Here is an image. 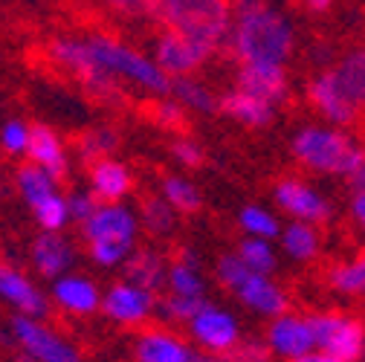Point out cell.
Segmentation results:
<instances>
[{
    "label": "cell",
    "instance_id": "26",
    "mask_svg": "<svg viewBox=\"0 0 365 362\" xmlns=\"http://www.w3.org/2000/svg\"><path fill=\"white\" fill-rule=\"evenodd\" d=\"M276 244L293 264H313L325 249V235H322V226L316 223L290 220L282 226V235Z\"/></svg>",
    "mask_w": 365,
    "mask_h": 362
},
{
    "label": "cell",
    "instance_id": "37",
    "mask_svg": "<svg viewBox=\"0 0 365 362\" xmlns=\"http://www.w3.org/2000/svg\"><path fill=\"white\" fill-rule=\"evenodd\" d=\"M206 299H189V296H177V293H168L163 290L160 299H157V319L163 325H171V328H186V322L195 316V310L203 304Z\"/></svg>",
    "mask_w": 365,
    "mask_h": 362
},
{
    "label": "cell",
    "instance_id": "19",
    "mask_svg": "<svg viewBox=\"0 0 365 362\" xmlns=\"http://www.w3.org/2000/svg\"><path fill=\"white\" fill-rule=\"evenodd\" d=\"M29 264L41 279H58L70 269H76L78 264V247L67 232H43L38 229V235L29 244Z\"/></svg>",
    "mask_w": 365,
    "mask_h": 362
},
{
    "label": "cell",
    "instance_id": "10",
    "mask_svg": "<svg viewBox=\"0 0 365 362\" xmlns=\"http://www.w3.org/2000/svg\"><path fill=\"white\" fill-rule=\"evenodd\" d=\"M304 99L310 105V110L328 122V125H336V128H354L365 110L348 96V90L342 87V81L336 78L334 67L325 64V67H319L307 84H304Z\"/></svg>",
    "mask_w": 365,
    "mask_h": 362
},
{
    "label": "cell",
    "instance_id": "41",
    "mask_svg": "<svg viewBox=\"0 0 365 362\" xmlns=\"http://www.w3.org/2000/svg\"><path fill=\"white\" fill-rule=\"evenodd\" d=\"M232 362H276V353L269 351L267 339L264 336H244L232 353H230Z\"/></svg>",
    "mask_w": 365,
    "mask_h": 362
},
{
    "label": "cell",
    "instance_id": "2",
    "mask_svg": "<svg viewBox=\"0 0 365 362\" xmlns=\"http://www.w3.org/2000/svg\"><path fill=\"white\" fill-rule=\"evenodd\" d=\"M290 157L310 174L348 180L365 162V143L351 128H336L328 122H304L290 133Z\"/></svg>",
    "mask_w": 365,
    "mask_h": 362
},
{
    "label": "cell",
    "instance_id": "21",
    "mask_svg": "<svg viewBox=\"0 0 365 362\" xmlns=\"http://www.w3.org/2000/svg\"><path fill=\"white\" fill-rule=\"evenodd\" d=\"M136 177L128 162L116 157H102L87 165V189L93 192L102 203H119L133 195Z\"/></svg>",
    "mask_w": 365,
    "mask_h": 362
},
{
    "label": "cell",
    "instance_id": "45",
    "mask_svg": "<svg viewBox=\"0 0 365 362\" xmlns=\"http://www.w3.org/2000/svg\"><path fill=\"white\" fill-rule=\"evenodd\" d=\"M287 362H345V359H339V356H334V353H328V351L313 348V351H307V353H302V356H296V359H287Z\"/></svg>",
    "mask_w": 365,
    "mask_h": 362
},
{
    "label": "cell",
    "instance_id": "28",
    "mask_svg": "<svg viewBox=\"0 0 365 362\" xmlns=\"http://www.w3.org/2000/svg\"><path fill=\"white\" fill-rule=\"evenodd\" d=\"M15 192L26 203V209H35L38 203H43L47 197H53L56 192H61V180L56 174H50L47 168H41V165L26 160L15 171Z\"/></svg>",
    "mask_w": 365,
    "mask_h": 362
},
{
    "label": "cell",
    "instance_id": "1",
    "mask_svg": "<svg viewBox=\"0 0 365 362\" xmlns=\"http://www.w3.org/2000/svg\"><path fill=\"white\" fill-rule=\"evenodd\" d=\"M226 50L235 64H284L296 53V26L272 0H232Z\"/></svg>",
    "mask_w": 365,
    "mask_h": 362
},
{
    "label": "cell",
    "instance_id": "34",
    "mask_svg": "<svg viewBox=\"0 0 365 362\" xmlns=\"http://www.w3.org/2000/svg\"><path fill=\"white\" fill-rule=\"evenodd\" d=\"M116 148H119V133L110 125H93L78 137L76 157L90 165V162H96L102 157H113Z\"/></svg>",
    "mask_w": 365,
    "mask_h": 362
},
{
    "label": "cell",
    "instance_id": "22",
    "mask_svg": "<svg viewBox=\"0 0 365 362\" xmlns=\"http://www.w3.org/2000/svg\"><path fill=\"white\" fill-rule=\"evenodd\" d=\"M217 110L223 116H230L232 122H238L241 128H250V130H264L279 116L276 105H269V102L247 93V90H241L235 84H232V90H226V93L217 96Z\"/></svg>",
    "mask_w": 365,
    "mask_h": 362
},
{
    "label": "cell",
    "instance_id": "11",
    "mask_svg": "<svg viewBox=\"0 0 365 362\" xmlns=\"http://www.w3.org/2000/svg\"><path fill=\"white\" fill-rule=\"evenodd\" d=\"M157 299H160V293H154V290L122 276V279H116L105 287L102 316L108 322H113L116 328L140 331V328L151 325V319L157 316Z\"/></svg>",
    "mask_w": 365,
    "mask_h": 362
},
{
    "label": "cell",
    "instance_id": "32",
    "mask_svg": "<svg viewBox=\"0 0 365 362\" xmlns=\"http://www.w3.org/2000/svg\"><path fill=\"white\" fill-rule=\"evenodd\" d=\"M140 223L143 232H148L151 238H171L177 229V209L163 197V195H151L140 203Z\"/></svg>",
    "mask_w": 365,
    "mask_h": 362
},
{
    "label": "cell",
    "instance_id": "7",
    "mask_svg": "<svg viewBox=\"0 0 365 362\" xmlns=\"http://www.w3.org/2000/svg\"><path fill=\"white\" fill-rule=\"evenodd\" d=\"M47 61H50L56 70L73 76L90 96H96V99H102V102L122 99V93H125V90H122L113 78H108V76L99 70V64L93 61V56H90V50H87V41H84V38H76V35L53 38L50 47H47Z\"/></svg>",
    "mask_w": 365,
    "mask_h": 362
},
{
    "label": "cell",
    "instance_id": "25",
    "mask_svg": "<svg viewBox=\"0 0 365 362\" xmlns=\"http://www.w3.org/2000/svg\"><path fill=\"white\" fill-rule=\"evenodd\" d=\"M165 290L189 299H209V281L195 249H180L168 264Z\"/></svg>",
    "mask_w": 365,
    "mask_h": 362
},
{
    "label": "cell",
    "instance_id": "27",
    "mask_svg": "<svg viewBox=\"0 0 365 362\" xmlns=\"http://www.w3.org/2000/svg\"><path fill=\"white\" fill-rule=\"evenodd\" d=\"M325 287L339 299H365V249L328 264Z\"/></svg>",
    "mask_w": 365,
    "mask_h": 362
},
{
    "label": "cell",
    "instance_id": "35",
    "mask_svg": "<svg viewBox=\"0 0 365 362\" xmlns=\"http://www.w3.org/2000/svg\"><path fill=\"white\" fill-rule=\"evenodd\" d=\"M235 255L250 267L255 273H269L276 276L279 269V249H276V241H264V238H241L238 247H235Z\"/></svg>",
    "mask_w": 365,
    "mask_h": 362
},
{
    "label": "cell",
    "instance_id": "4",
    "mask_svg": "<svg viewBox=\"0 0 365 362\" xmlns=\"http://www.w3.org/2000/svg\"><path fill=\"white\" fill-rule=\"evenodd\" d=\"M87 50L93 56V61L99 64V70L113 78L122 90L130 87L143 96H168L171 93V78L165 76V70L154 61L151 53L133 47V43L108 35V32H93L87 35Z\"/></svg>",
    "mask_w": 365,
    "mask_h": 362
},
{
    "label": "cell",
    "instance_id": "48",
    "mask_svg": "<svg viewBox=\"0 0 365 362\" xmlns=\"http://www.w3.org/2000/svg\"><path fill=\"white\" fill-rule=\"evenodd\" d=\"M348 186H351V189H365V162H362V165H359V171L348 180Z\"/></svg>",
    "mask_w": 365,
    "mask_h": 362
},
{
    "label": "cell",
    "instance_id": "20",
    "mask_svg": "<svg viewBox=\"0 0 365 362\" xmlns=\"http://www.w3.org/2000/svg\"><path fill=\"white\" fill-rule=\"evenodd\" d=\"M235 87L282 108L290 99V76L284 64H238Z\"/></svg>",
    "mask_w": 365,
    "mask_h": 362
},
{
    "label": "cell",
    "instance_id": "33",
    "mask_svg": "<svg viewBox=\"0 0 365 362\" xmlns=\"http://www.w3.org/2000/svg\"><path fill=\"white\" fill-rule=\"evenodd\" d=\"M160 195L177 209V214H195L203 206L200 189L192 183L186 174H165L160 183Z\"/></svg>",
    "mask_w": 365,
    "mask_h": 362
},
{
    "label": "cell",
    "instance_id": "13",
    "mask_svg": "<svg viewBox=\"0 0 365 362\" xmlns=\"http://www.w3.org/2000/svg\"><path fill=\"white\" fill-rule=\"evenodd\" d=\"M272 203L290 220H304L316 226H325L334 220L331 197L304 177H282L272 186Z\"/></svg>",
    "mask_w": 365,
    "mask_h": 362
},
{
    "label": "cell",
    "instance_id": "23",
    "mask_svg": "<svg viewBox=\"0 0 365 362\" xmlns=\"http://www.w3.org/2000/svg\"><path fill=\"white\" fill-rule=\"evenodd\" d=\"M168 264H171V258L160 247H143L140 244L128 255V261L122 264L119 273L125 279L136 281V284L154 290V293H163L165 290V279H168Z\"/></svg>",
    "mask_w": 365,
    "mask_h": 362
},
{
    "label": "cell",
    "instance_id": "29",
    "mask_svg": "<svg viewBox=\"0 0 365 362\" xmlns=\"http://www.w3.org/2000/svg\"><path fill=\"white\" fill-rule=\"evenodd\" d=\"M331 67L342 81V87L348 90V96L365 110V47H351L339 53L331 61Z\"/></svg>",
    "mask_w": 365,
    "mask_h": 362
},
{
    "label": "cell",
    "instance_id": "9",
    "mask_svg": "<svg viewBox=\"0 0 365 362\" xmlns=\"http://www.w3.org/2000/svg\"><path fill=\"white\" fill-rule=\"evenodd\" d=\"M186 333L197 351L209 353H232V348L247 336L238 313L212 299L195 310V316L186 322Z\"/></svg>",
    "mask_w": 365,
    "mask_h": 362
},
{
    "label": "cell",
    "instance_id": "43",
    "mask_svg": "<svg viewBox=\"0 0 365 362\" xmlns=\"http://www.w3.org/2000/svg\"><path fill=\"white\" fill-rule=\"evenodd\" d=\"M102 4L110 12L122 15V18H143V15L151 18V4L154 0H102Z\"/></svg>",
    "mask_w": 365,
    "mask_h": 362
},
{
    "label": "cell",
    "instance_id": "16",
    "mask_svg": "<svg viewBox=\"0 0 365 362\" xmlns=\"http://www.w3.org/2000/svg\"><path fill=\"white\" fill-rule=\"evenodd\" d=\"M0 304H6L12 316H32V319H47L53 310L47 290L12 261H0Z\"/></svg>",
    "mask_w": 365,
    "mask_h": 362
},
{
    "label": "cell",
    "instance_id": "12",
    "mask_svg": "<svg viewBox=\"0 0 365 362\" xmlns=\"http://www.w3.org/2000/svg\"><path fill=\"white\" fill-rule=\"evenodd\" d=\"M316 348L328 351L345 362L365 359V322L345 310H316L310 313Z\"/></svg>",
    "mask_w": 365,
    "mask_h": 362
},
{
    "label": "cell",
    "instance_id": "46",
    "mask_svg": "<svg viewBox=\"0 0 365 362\" xmlns=\"http://www.w3.org/2000/svg\"><path fill=\"white\" fill-rule=\"evenodd\" d=\"M299 4H302L310 15H325V12H331L334 0H299Z\"/></svg>",
    "mask_w": 365,
    "mask_h": 362
},
{
    "label": "cell",
    "instance_id": "31",
    "mask_svg": "<svg viewBox=\"0 0 365 362\" xmlns=\"http://www.w3.org/2000/svg\"><path fill=\"white\" fill-rule=\"evenodd\" d=\"M282 217L264 203H247L238 212V229L247 238H264V241H279L282 235Z\"/></svg>",
    "mask_w": 365,
    "mask_h": 362
},
{
    "label": "cell",
    "instance_id": "5",
    "mask_svg": "<svg viewBox=\"0 0 365 362\" xmlns=\"http://www.w3.org/2000/svg\"><path fill=\"white\" fill-rule=\"evenodd\" d=\"M232 0H154L151 18L160 29L200 41L212 53H223L232 29Z\"/></svg>",
    "mask_w": 365,
    "mask_h": 362
},
{
    "label": "cell",
    "instance_id": "8",
    "mask_svg": "<svg viewBox=\"0 0 365 362\" xmlns=\"http://www.w3.org/2000/svg\"><path fill=\"white\" fill-rule=\"evenodd\" d=\"M9 339L21 356L32 362H87L81 348L53 328L47 319H32V316H12L9 319Z\"/></svg>",
    "mask_w": 365,
    "mask_h": 362
},
{
    "label": "cell",
    "instance_id": "17",
    "mask_svg": "<svg viewBox=\"0 0 365 362\" xmlns=\"http://www.w3.org/2000/svg\"><path fill=\"white\" fill-rule=\"evenodd\" d=\"M195 353L197 348L189 336H182L177 328L163 322L140 328L130 342L133 362H192Z\"/></svg>",
    "mask_w": 365,
    "mask_h": 362
},
{
    "label": "cell",
    "instance_id": "38",
    "mask_svg": "<svg viewBox=\"0 0 365 362\" xmlns=\"http://www.w3.org/2000/svg\"><path fill=\"white\" fill-rule=\"evenodd\" d=\"M29 140H32V125L24 119H6L0 125V151L6 157H26L29 151Z\"/></svg>",
    "mask_w": 365,
    "mask_h": 362
},
{
    "label": "cell",
    "instance_id": "36",
    "mask_svg": "<svg viewBox=\"0 0 365 362\" xmlns=\"http://www.w3.org/2000/svg\"><path fill=\"white\" fill-rule=\"evenodd\" d=\"M29 212H32V220L38 223V229H43V232H67L73 226L67 192H56L53 197H47Z\"/></svg>",
    "mask_w": 365,
    "mask_h": 362
},
{
    "label": "cell",
    "instance_id": "30",
    "mask_svg": "<svg viewBox=\"0 0 365 362\" xmlns=\"http://www.w3.org/2000/svg\"><path fill=\"white\" fill-rule=\"evenodd\" d=\"M171 96L186 108L189 113H215L217 110V93L200 78V76H182L171 81Z\"/></svg>",
    "mask_w": 365,
    "mask_h": 362
},
{
    "label": "cell",
    "instance_id": "49",
    "mask_svg": "<svg viewBox=\"0 0 365 362\" xmlns=\"http://www.w3.org/2000/svg\"><path fill=\"white\" fill-rule=\"evenodd\" d=\"M15 362H32L29 356H15Z\"/></svg>",
    "mask_w": 365,
    "mask_h": 362
},
{
    "label": "cell",
    "instance_id": "6",
    "mask_svg": "<svg viewBox=\"0 0 365 362\" xmlns=\"http://www.w3.org/2000/svg\"><path fill=\"white\" fill-rule=\"evenodd\" d=\"M215 279L247 313L258 316V319H272V316L290 310L287 287L276 276L250 269L235 252H226L215 261Z\"/></svg>",
    "mask_w": 365,
    "mask_h": 362
},
{
    "label": "cell",
    "instance_id": "40",
    "mask_svg": "<svg viewBox=\"0 0 365 362\" xmlns=\"http://www.w3.org/2000/svg\"><path fill=\"white\" fill-rule=\"evenodd\" d=\"M168 154H171V160H174L180 168H189V171H192V168H200L203 160H206L203 145H200L197 140H192V137H182V133H177V137L171 140Z\"/></svg>",
    "mask_w": 365,
    "mask_h": 362
},
{
    "label": "cell",
    "instance_id": "39",
    "mask_svg": "<svg viewBox=\"0 0 365 362\" xmlns=\"http://www.w3.org/2000/svg\"><path fill=\"white\" fill-rule=\"evenodd\" d=\"M151 119H154L163 130H174V133H180L182 128H186L189 110L182 108V105L168 93V96H157V99L151 102Z\"/></svg>",
    "mask_w": 365,
    "mask_h": 362
},
{
    "label": "cell",
    "instance_id": "44",
    "mask_svg": "<svg viewBox=\"0 0 365 362\" xmlns=\"http://www.w3.org/2000/svg\"><path fill=\"white\" fill-rule=\"evenodd\" d=\"M348 217H351V223H354V229L365 238V189H351Z\"/></svg>",
    "mask_w": 365,
    "mask_h": 362
},
{
    "label": "cell",
    "instance_id": "3",
    "mask_svg": "<svg viewBox=\"0 0 365 362\" xmlns=\"http://www.w3.org/2000/svg\"><path fill=\"white\" fill-rule=\"evenodd\" d=\"M78 235L90 264L99 269H122L128 255L140 247L143 223L140 212L119 203H99L84 223H78Z\"/></svg>",
    "mask_w": 365,
    "mask_h": 362
},
{
    "label": "cell",
    "instance_id": "47",
    "mask_svg": "<svg viewBox=\"0 0 365 362\" xmlns=\"http://www.w3.org/2000/svg\"><path fill=\"white\" fill-rule=\"evenodd\" d=\"M192 362H232L230 353H209V351H197Z\"/></svg>",
    "mask_w": 365,
    "mask_h": 362
},
{
    "label": "cell",
    "instance_id": "18",
    "mask_svg": "<svg viewBox=\"0 0 365 362\" xmlns=\"http://www.w3.org/2000/svg\"><path fill=\"white\" fill-rule=\"evenodd\" d=\"M264 339H267L269 351L276 353L279 362L296 359V356H302V353H307V351L316 348L310 316L296 313V310H284L279 316H272V319H267Z\"/></svg>",
    "mask_w": 365,
    "mask_h": 362
},
{
    "label": "cell",
    "instance_id": "42",
    "mask_svg": "<svg viewBox=\"0 0 365 362\" xmlns=\"http://www.w3.org/2000/svg\"><path fill=\"white\" fill-rule=\"evenodd\" d=\"M67 203H70V217H73V223L78 226V223H84L90 214H93V209H96L102 200L84 186V189L67 192Z\"/></svg>",
    "mask_w": 365,
    "mask_h": 362
},
{
    "label": "cell",
    "instance_id": "24",
    "mask_svg": "<svg viewBox=\"0 0 365 362\" xmlns=\"http://www.w3.org/2000/svg\"><path fill=\"white\" fill-rule=\"evenodd\" d=\"M26 160L41 165V168H47L58 180H64L70 174V148L50 125H32V140H29Z\"/></svg>",
    "mask_w": 365,
    "mask_h": 362
},
{
    "label": "cell",
    "instance_id": "14",
    "mask_svg": "<svg viewBox=\"0 0 365 362\" xmlns=\"http://www.w3.org/2000/svg\"><path fill=\"white\" fill-rule=\"evenodd\" d=\"M151 56L165 70V76L174 81V78H182V76H197L217 53H212L209 47H203L200 41H192V38L180 35V32L160 29L151 41Z\"/></svg>",
    "mask_w": 365,
    "mask_h": 362
},
{
    "label": "cell",
    "instance_id": "15",
    "mask_svg": "<svg viewBox=\"0 0 365 362\" xmlns=\"http://www.w3.org/2000/svg\"><path fill=\"white\" fill-rule=\"evenodd\" d=\"M102 293L105 287L93 276L78 273V269L53 279L47 287L53 310L70 316V319H90V316L102 313Z\"/></svg>",
    "mask_w": 365,
    "mask_h": 362
}]
</instances>
